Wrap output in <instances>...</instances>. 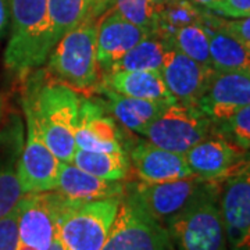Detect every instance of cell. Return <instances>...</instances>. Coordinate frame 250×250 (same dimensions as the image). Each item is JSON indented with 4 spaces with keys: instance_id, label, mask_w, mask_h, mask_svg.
<instances>
[{
    "instance_id": "obj_1",
    "label": "cell",
    "mask_w": 250,
    "mask_h": 250,
    "mask_svg": "<svg viewBox=\"0 0 250 250\" xmlns=\"http://www.w3.org/2000/svg\"><path fill=\"white\" fill-rule=\"evenodd\" d=\"M25 116L31 117L46 146L62 163H71L77 150L75 131L78 124L80 98L62 82H50L25 90Z\"/></svg>"
},
{
    "instance_id": "obj_2",
    "label": "cell",
    "mask_w": 250,
    "mask_h": 250,
    "mask_svg": "<svg viewBox=\"0 0 250 250\" xmlns=\"http://www.w3.org/2000/svg\"><path fill=\"white\" fill-rule=\"evenodd\" d=\"M11 34L4 65L20 77L43 65L56 46L47 0H10Z\"/></svg>"
},
{
    "instance_id": "obj_3",
    "label": "cell",
    "mask_w": 250,
    "mask_h": 250,
    "mask_svg": "<svg viewBox=\"0 0 250 250\" xmlns=\"http://www.w3.org/2000/svg\"><path fill=\"white\" fill-rule=\"evenodd\" d=\"M98 21L86 18L62 35L49 56V72L74 90L96 89Z\"/></svg>"
},
{
    "instance_id": "obj_4",
    "label": "cell",
    "mask_w": 250,
    "mask_h": 250,
    "mask_svg": "<svg viewBox=\"0 0 250 250\" xmlns=\"http://www.w3.org/2000/svg\"><path fill=\"white\" fill-rule=\"evenodd\" d=\"M221 182L167 224L175 250H228L220 208Z\"/></svg>"
},
{
    "instance_id": "obj_5",
    "label": "cell",
    "mask_w": 250,
    "mask_h": 250,
    "mask_svg": "<svg viewBox=\"0 0 250 250\" xmlns=\"http://www.w3.org/2000/svg\"><path fill=\"white\" fill-rule=\"evenodd\" d=\"M123 197L72 200L59 223L64 250H100L107 239Z\"/></svg>"
},
{
    "instance_id": "obj_6",
    "label": "cell",
    "mask_w": 250,
    "mask_h": 250,
    "mask_svg": "<svg viewBox=\"0 0 250 250\" xmlns=\"http://www.w3.org/2000/svg\"><path fill=\"white\" fill-rule=\"evenodd\" d=\"M211 129L213 121L200 108L174 102L141 135L161 149L185 154L211 134Z\"/></svg>"
},
{
    "instance_id": "obj_7",
    "label": "cell",
    "mask_w": 250,
    "mask_h": 250,
    "mask_svg": "<svg viewBox=\"0 0 250 250\" xmlns=\"http://www.w3.org/2000/svg\"><path fill=\"white\" fill-rule=\"evenodd\" d=\"M100 250H175L166 225L156 221L129 196L121 199Z\"/></svg>"
},
{
    "instance_id": "obj_8",
    "label": "cell",
    "mask_w": 250,
    "mask_h": 250,
    "mask_svg": "<svg viewBox=\"0 0 250 250\" xmlns=\"http://www.w3.org/2000/svg\"><path fill=\"white\" fill-rule=\"evenodd\" d=\"M71 203L57 190L25 193L18 202V250H46L59 232L64 210Z\"/></svg>"
},
{
    "instance_id": "obj_9",
    "label": "cell",
    "mask_w": 250,
    "mask_h": 250,
    "mask_svg": "<svg viewBox=\"0 0 250 250\" xmlns=\"http://www.w3.org/2000/svg\"><path fill=\"white\" fill-rule=\"evenodd\" d=\"M215 182L221 181H207L196 175L159 184L141 181L131 187L128 196L156 221L167 225L174 217L206 193Z\"/></svg>"
},
{
    "instance_id": "obj_10",
    "label": "cell",
    "mask_w": 250,
    "mask_h": 250,
    "mask_svg": "<svg viewBox=\"0 0 250 250\" xmlns=\"http://www.w3.org/2000/svg\"><path fill=\"white\" fill-rule=\"evenodd\" d=\"M184 156L193 175L221 182L239 172L250 163L246 159V149L217 134L215 136L208 135Z\"/></svg>"
},
{
    "instance_id": "obj_11",
    "label": "cell",
    "mask_w": 250,
    "mask_h": 250,
    "mask_svg": "<svg viewBox=\"0 0 250 250\" xmlns=\"http://www.w3.org/2000/svg\"><path fill=\"white\" fill-rule=\"evenodd\" d=\"M220 208L228 250H250V163L224 181Z\"/></svg>"
},
{
    "instance_id": "obj_12",
    "label": "cell",
    "mask_w": 250,
    "mask_h": 250,
    "mask_svg": "<svg viewBox=\"0 0 250 250\" xmlns=\"http://www.w3.org/2000/svg\"><path fill=\"white\" fill-rule=\"evenodd\" d=\"M27 118V142L22 146L17 164V175L24 193L54 190L59 181L60 164L46 146L31 117Z\"/></svg>"
},
{
    "instance_id": "obj_13",
    "label": "cell",
    "mask_w": 250,
    "mask_h": 250,
    "mask_svg": "<svg viewBox=\"0 0 250 250\" xmlns=\"http://www.w3.org/2000/svg\"><path fill=\"white\" fill-rule=\"evenodd\" d=\"M215 74L211 65H203L170 46L161 68V75L172 99L197 107Z\"/></svg>"
},
{
    "instance_id": "obj_14",
    "label": "cell",
    "mask_w": 250,
    "mask_h": 250,
    "mask_svg": "<svg viewBox=\"0 0 250 250\" xmlns=\"http://www.w3.org/2000/svg\"><path fill=\"white\" fill-rule=\"evenodd\" d=\"M250 104V71H217L197 107L213 124Z\"/></svg>"
},
{
    "instance_id": "obj_15",
    "label": "cell",
    "mask_w": 250,
    "mask_h": 250,
    "mask_svg": "<svg viewBox=\"0 0 250 250\" xmlns=\"http://www.w3.org/2000/svg\"><path fill=\"white\" fill-rule=\"evenodd\" d=\"M75 143L77 149L83 150L124 152L120 131L114 120L104 113L103 103L88 99H80Z\"/></svg>"
},
{
    "instance_id": "obj_16",
    "label": "cell",
    "mask_w": 250,
    "mask_h": 250,
    "mask_svg": "<svg viewBox=\"0 0 250 250\" xmlns=\"http://www.w3.org/2000/svg\"><path fill=\"white\" fill-rule=\"evenodd\" d=\"M147 34L114 9L107 10L98 21L96 54L99 68L106 72Z\"/></svg>"
},
{
    "instance_id": "obj_17",
    "label": "cell",
    "mask_w": 250,
    "mask_h": 250,
    "mask_svg": "<svg viewBox=\"0 0 250 250\" xmlns=\"http://www.w3.org/2000/svg\"><path fill=\"white\" fill-rule=\"evenodd\" d=\"M129 163L142 182L159 184L193 175L185 156L170 152L149 141H139L131 150Z\"/></svg>"
},
{
    "instance_id": "obj_18",
    "label": "cell",
    "mask_w": 250,
    "mask_h": 250,
    "mask_svg": "<svg viewBox=\"0 0 250 250\" xmlns=\"http://www.w3.org/2000/svg\"><path fill=\"white\" fill-rule=\"evenodd\" d=\"M54 190L72 200H100L108 197H123L125 187L121 181L95 177L72 163L60 164L59 181Z\"/></svg>"
},
{
    "instance_id": "obj_19",
    "label": "cell",
    "mask_w": 250,
    "mask_h": 250,
    "mask_svg": "<svg viewBox=\"0 0 250 250\" xmlns=\"http://www.w3.org/2000/svg\"><path fill=\"white\" fill-rule=\"evenodd\" d=\"M22 146L20 124L9 126L0 135V218L9 214L25 195L17 175Z\"/></svg>"
},
{
    "instance_id": "obj_20",
    "label": "cell",
    "mask_w": 250,
    "mask_h": 250,
    "mask_svg": "<svg viewBox=\"0 0 250 250\" xmlns=\"http://www.w3.org/2000/svg\"><path fill=\"white\" fill-rule=\"evenodd\" d=\"M96 90L106 96L107 100L102 102L107 106L111 114L118 120V123L138 134H141L154 118L160 116L164 108L171 104L168 102H156L123 96L100 83L96 86Z\"/></svg>"
},
{
    "instance_id": "obj_21",
    "label": "cell",
    "mask_w": 250,
    "mask_h": 250,
    "mask_svg": "<svg viewBox=\"0 0 250 250\" xmlns=\"http://www.w3.org/2000/svg\"><path fill=\"white\" fill-rule=\"evenodd\" d=\"M100 85L123 96L174 103L161 71H117L106 74Z\"/></svg>"
},
{
    "instance_id": "obj_22",
    "label": "cell",
    "mask_w": 250,
    "mask_h": 250,
    "mask_svg": "<svg viewBox=\"0 0 250 250\" xmlns=\"http://www.w3.org/2000/svg\"><path fill=\"white\" fill-rule=\"evenodd\" d=\"M207 32L211 65L217 71H250V43L221 29H207Z\"/></svg>"
},
{
    "instance_id": "obj_23",
    "label": "cell",
    "mask_w": 250,
    "mask_h": 250,
    "mask_svg": "<svg viewBox=\"0 0 250 250\" xmlns=\"http://www.w3.org/2000/svg\"><path fill=\"white\" fill-rule=\"evenodd\" d=\"M205 11L199 10L190 0H157L154 35L167 45L179 28L202 24Z\"/></svg>"
},
{
    "instance_id": "obj_24",
    "label": "cell",
    "mask_w": 250,
    "mask_h": 250,
    "mask_svg": "<svg viewBox=\"0 0 250 250\" xmlns=\"http://www.w3.org/2000/svg\"><path fill=\"white\" fill-rule=\"evenodd\" d=\"M168 47L170 45L163 39L150 34L114 62L106 74L117 71H161Z\"/></svg>"
},
{
    "instance_id": "obj_25",
    "label": "cell",
    "mask_w": 250,
    "mask_h": 250,
    "mask_svg": "<svg viewBox=\"0 0 250 250\" xmlns=\"http://www.w3.org/2000/svg\"><path fill=\"white\" fill-rule=\"evenodd\" d=\"M71 163L95 177L111 181H123L131 170V163L125 152L106 153L77 149Z\"/></svg>"
},
{
    "instance_id": "obj_26",
    "label": "cell",
    "mask_w": 250,
    "mask_h": 250,
    "mask_svg": "<svg viewBox=\"0 0 250 250\" xmlns=\"http://www.w3.org/2000/svg\"><path fill=\"white\" fill-rule=\"evenodd\" d=\"M95 0H47V11L56 42L82 21L90 18Z\"/></svg>"
},
{
    "instance_id": "obj_27",
    "label": "cell",
    "mask_w": 250,
    "mask_h": 250,
    "mask_svg": "<svg viewBox=\"0 0 250 250\" xmlns=\"http://www.w3.org/2000/svg\"><path fill=\"white\" fill-rule=\"evenodd\" d=\"M168 45L203 65H211L210 39L203 24H190L179 28L172 35ZM213 67V65H211Z\"/></svg>"
},
{
    "instance_id": "obj_28",
    "label": "cell",
    "mask_w": 250,
    "mask_h": 250,
    "mask_svg": "<svg viewBox=\"0 0 250 250\" xmlns=\"http://www.w3.org/2000/svg\"><path fill=\"white\" fill-rule=\"evenodd\" d=\"M111 9L138 25L147 35L154 32L157 0H114Z\"/></svg>"
},
{
    "instance_id": "obj_29",
    "label": "cell",
    "mask_w": 250,
    "mask_h": 250,
    "mask_svg": "<svg viewBox=\"0 0 250 250\" xmlns=\"http://www.w3.org/2000/svg\"><path fill=\"white\" fill-rule=\"evenodd\" d=\"M211 132L221 135L243 149H250V104L238 110L223 123L213 124Z\"/></svg>"
},
{
    "instance_id": "obj_30",
    "label": "cell",
    "mask_w": 250,
    "mask_h": 250,
    "mask_svg": "<svg viewBox=\"0 0 250 250\" xmlns=\"http://www.w3.org/2000/svg\"><path fill=\"white\" fill-rule=\"evenodd\" d=\"M207 29H221L224 32L241 39L243 42L250 43V14L248 17H243L242 20L235 21H227L223 18L211 16L208 13L203 14V22Z\"/></svg>"
},
{
    "instance_id": "obj_31",
    "label": "cell",
    "mask_w": 250,
    "mask_h": 250,
    "mask_svg": "<svg viewBox=\"0 0 250 250\" xmlns=\"http://www.w3.org/2000/svg\"><path fill=\"white\" fill-rule=\"evenodd\" d=\"M18 205L9 214L0 218V250H18L20 233H18Z\"/></svg>"
},
{
    "instance_id": "obj_32",
    "label": "cell",
    "mask_w": 250,
    "mask_h": 250,
    "mask_svg": "<svg viewBox=\"0 0 250 250\" xmlns=\"http://www.w3.org/2000/svg\"><path fill=\"white\" fill-rule=\"evenodd\" d=\"M214 11L225 17H248L250 14V0H221Z\"/></svg>"
},
{
    "instance_id": "obj_33",
    "label": "cell",
    "mask_w": 250,
    "mask_h": 250,
    "mask_svg": "<svg viewBox=\"0 0 250 250\" xmlns=\"http://www.w3.org/2000/svg\"><path fill=\"white\" fill-rule=\"evenodd\" d=\"M113 1L114 0H95L92 11H90V18L98 20L102 14H104L113 6Z\"/></svg>"
},
{
    "instance_id": "obj_34",
    "label": "cell",
    "mask_w": 250,
    "mask_h": 250,
    "mask_svg": "<svg viewBox=\"0 0 250 250\" xmlns=\"http://www.w3.org/2000/svg\"><path fill=\"white\" fill-rule=\"evenodd\" d=\"M9 20V9H7V0H0V38L4 34Z\"/></svg>"
},
{
    "instance_id": "obj_35",
    "label": "cell",
    "mask_w": 250,
    "mask_h": 250,
    "mask_svg": "<svg viewBox=\"0 0 250 250\" xmlns=\"http://www.w3.org/2000/svg\"><path fill=\"white\" fill-rule=\"evenodd\" d=\"M190 1H193V3H196V4H200V6L206 7V9L213 10V11H214V10L218 7V4L221 3V0H190Z\"/></svg>"
},
{
    "instance_id": "obj_36",
    "label": "cell",
    "mask_w": 250,
    "mask_h": 250,
    "mask_svg": "<svg viewBox=\"0 0 250 250\" xmlns=\"http://www.w3.org/2000/svg\"><path fill=\"white\" fill-rule=\"evenodd\" d=\"M46 250H64L62 241H60V236H59V232H57V235L54 236L53 242L50 243V246H49Z\"/></svg>"
},
{
    "instance_id": "obj_37",
    "label": "cell",
    "mask_w": 250,
    "mask_h": 250,
    "mask_svg": "<svg viewBox=\"0 0 250 250\" xmlns=\"http://www.w3.org/2000/svg\"><path fill=\"white\" fill-rule=\"evenodd\" d=\"M1 114H3V100L0 98V123H1Z\"/></svg>"
}]
</instances>
